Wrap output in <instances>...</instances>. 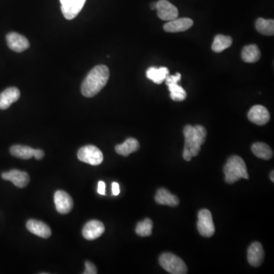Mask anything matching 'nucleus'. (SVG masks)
<instances>
[{
  "mask_svg": "<svg viewBox=\"0 0 274 274\" xmlns=\"http://www.w3.org/2000/svg\"><path fill=\"white\" fill-rule=\"evenodd\" d=\"M106 185L104 181H101L98 185V193L101 195H105Z\"/></svg>",
  "mask_w": 274,
  "mask_h": 274,
  "instance_id": "29",
  "label": "nucleus"
},
{
  "mask_svg": "<svg viewBox=\"0 0 274 274\" xmlns=\"http://www.w3.org/2000/svg\"><path fill=\"white\" fill-rule=\"evenodd\" d=\"M97 269L95 266L90 261L85 262V271L83 273L84 274H96Z\"/></svg>",
  "mask_w": 274,
  "mask_h": 274,
  "instance_id": "28",
  "label": "nucleus"
},
{
  "mask_svg": "<svg viewBox=\"0 0 274 274\" xmlns=\"http://www.w3.org/2000/svg\"><path fill=\"white\" fill-rule=\"evenodd\" d=\"M156 10L159 19L170 21L178 17V9L167 0H159L156 2Z\"/></svg>",
  "mask_w": 274,
  "mask_h": 274,
  "instance_id": "8",
  "label": "nucleus"
},
{
  "mask_svg": "<svg viewBox=\"0 0 274 274\" xmlns=\"http://www.w3.org/2000/svg\"><path fill=\"white\" fill-rule=\"evenodd\" d=\"M2 178L5 181H9L19 188H25L29 184L30 177L28 173L13 169L8 172L2 174Z\"/></svg>",
  "mask_w": 274,
  "mask_h": 274,
  "instance_id": "13",
  "label": "nucleus"
},
{
  "mask_svg": "<svg viewBox=\"0 0 274 274\" xmlns=\"http://www.w3.org/2000/svg\"><path fill=\"white\" fill-rule=\"evenodd\" d=\"M193 21L189 18H181L168 21L164 25V30L169 33H178L187 31L193 26Z\"/></svg>",
  "mask_w": 274,
  "mask_h": 274,
  "instance_id": "15",
  "label": "nucleus"
},
{
  "mask_svg": "<svg viewBox=\"0 0 274 274\" xmlns=\"http://www.w3.org/2000/svg\"><path fill=\"white\" fill-rule=\"evenodd\" d=\"M185 135V148H188L192 156H197L200 151V147L205 143L207 129L201 125L193 126L187 125L184 128Z\"/></svg>",
  "mask_w": 274,
  "mask_h": 274,
  "instance_id": "2",
  "label": "nucleus"
},
{
  "mask_svg": "<svg viewBox=\"0 0 274 274\" xmlns=\"http://www.w3.org/2000/svg\"><path fill=\"white\" fill-rule=\"evenodd\" d=\"M105 228L100 221L91 220L84 225L83 230V235L86 240H95L105 232Z\"/></svg>",
  "mask_w": 274,
  "mask_h": 274,
  "instance_id": "14",
  "label": "nucleus"
},
{
  "mask_svg": "<svg viewBox=\"0 0 274 274\" xmlns=\"http://www.w3.org/2000/svg\"><path fill=\"white\" fill-rule=\"evenodd\" d=\"M232 44V38L231 37L218 35L214 38L212 50L216 53H221L231 47Z\"/></svg>",
  "mask_w": 274,
  "mask_h": 274,
  "instance_id": "24",
  "label": "nucleus"
},
{
  "mask_svg": "<svg viewBox=\"0 0 274 274\" xmlns=\"http://www.w3.org/2000/svg\"><path fill=\"white\" fill-rule=\"evenodd\" d=\"M6 42L9 48L18 53L24 51L30 47V43L28 39L16 32H10L8 34L6 35Z\"/></svg>",
  "mask_w": 274,
  "mask_h": 274,
  "instance_id": "12",
  "label": "nucleus"
},
{
  "mask_svg": "<svg viewBox=\"0 0 274 274\" xmlns=\"http://www.w3.org/2000/svg\"><path fill=\"white\" fill-rule=\"evenodd\" d=\"M197 229L202 236L205 238H211L215 233L212 213L207 209H203L198 212Z\"/></svg>",
  "mask_w": 274,
  "mask_h": 274,
  "instance_id": "6",
  "label": "nucleus"
},
{
  "mask_svg": "<svg viewBox=\"0 0 274 274\" xmlns=\"http://www.w3.org/2000/svg\"><path fill=\"white\" fill-rule=\"evenodd\" d=\"M78 159L84 163L95 166L102 164L104 156L99 148L95 146L89 145L79 150Z\"/></svg>",
  "mask_w": 274,
  "mask_h": 274,
  "instance_id": "5",
  "label": "nucleus"
},
{
  "mask_svg": "<svg viewBox=\"0 0 274 274\" xmlns=\"http://www.w3.org/2000/svg\"><path fill=\"white\" fill-rule=\"evenodd\" d=\"M252 150L253 153L257 158L264 159V160H269V159L273 157V155H274L271 147L264 143H253L252 147Z\"/></svg>",
  "mask_w": 274,
  "mask_h": 274,
  "instance_id": "23",
  "label": "nucleus"
},
{
  "mask_svg": "<svg viewBox=\"0 0 274 274\" xmlns=\"http://www.w3.org/2000/svg\"><path fill=\"white\" fill-rule=\"evenodd\" d=\"M44 156V152L42 149H35V153H34V157L37 160H41L42 158Z\"/></svg>",
  "mask_w": 274,
  "mask_h": 274,
  "instance_id": "31",
  "label": "nucleus"
},
{
  "mask_svg": "<svg viewBox=\"0 0 274 274\" xmlns=\"http://www.w3.org/2000/svg\"><path fill=\"white\" fill-rule=\"evenodd\" d=\"M225 180L228 184H234L241 178L249 179L246 165L238 155H232L224 166Z\"/></svg>",
  "mask_w": 274,
  "mask_h": 274,
  "instance_id": "3",
  "label": "nucleus"
},
{
  "mask_svg": "<svg viewBox=\"0 0 274 274\" xmlns=\"http://www.w3.org/2000/svg\"><path fill=\"white\" fill-rule=\"evenodd\" d=\"M140 148L138 140L134 138H128L125 143L116 146L115 151L123 156H128L129 154L136 152Z\"/></svg>",
  "mask_w": 274,
  "mask_h": 274,
  "instance_id": "20",
  "label": "nucleus"
},
{
  "mask_svg": "<svg viewBox=\"0 0 274 274\" xmlns=\"http://www.w3.org/2000/svg\"><path fill=\"white\" fill-rule=\"evenodd\" d=\"M248 117L251 122L259 126L265 125L271 119L269 111L262 105L253 106L249 110Z\"/></svg>",
  "mask_w": 274,
  "mask_h": 274,
  "instance_id": "11",
  "label": "nucleus"
},
{
  "mask_svg": "<svg viewBox=\"0 0 274 274\" xmlns=\"http://www.w3.org/2000/svg\"><path fill=\"white\" fill-rule=\"evenodd\" d=\"M155 200L158 204L169 206V207H177L179 204L178 197H176L175 195L171 194L165 188H160L157 190Z\"/></svg>",
  "mask_w": 274,
  "mask_h": 274,
  "instance_id": "19",
  "label": "nucleus"
},
{
  "mask_svg": "<svg viewBox=\"0 0 274 274\" xmlns=\"http://www.w3.org/2000/svg\"><path fill=\"white\" fill-rule=\"evenodd\" d=\"M274 171H272V172L271 173V176H270V177H271V181H272V182H274Z\"/></svg>",
  "mask_w": 274,
  "mask_h": 274,
  "instance_id": "34",
  "label": "nucleus"
},
{
  "mask_svg": "<svg viewBox=\"0 0 274 274\" xmlns=\"http://www.w3.org/2000/svg\"><path fill=\"white\" fill-rule=\"evenodd\" d=\"M192 157H193V156H192L190 151H189L188 148H185L184 152H183V158H184V159L189 162V161L191 160Z\"/></svg>",
  "mask_w": 274,
  "mask_h": 274,
  "instance_id": "30",
  "label": "nucleus"
},
{
  "mask_svg": "<svg viewBox=\"0 0 274 274\" xmlns=\"http://www.w3.org/2000/svg\"><path fill=\"white\" fill-rule=\"evenodd\" d=\"M26 226L30 232L41 238H48L51 235L50 228L41 221L30 219L28 221Z\"/></svg>",
  "mask_w": 274,
  "mask_h": 274,
  "instance_id": "17",
  "label": "nucleus"
},
{
  "mask_svg": "<svg viewBox=\"0 0 274 274\" xmlns=\"http://www.w3.org/2000/svg\"><path fill=\"white\" fill-rule=\"evenodd\" d=\"M20 95V91L16 87H10L4 90L0 94V109L5 110L9 108L12 103L19 100Z\"/></svg>",
  "mask_w": 274,
  "mask_h": 274,
  "instance_id": "18",
  "label": "nucleus"
},
{
  "mask_svg": "<svg viewBox=\"0 0 274 274\" xmlns=\"http://www.w3.org/2000/svg\"><path fill=\"white\" fill-rule=\"evenodd\" d=\"M264 252L262 245L259 242H253L248 250V260L253 267H260L264 260Z\"/></svg>",
  "mask_w": 274,
  "mask_h": 274,
  "instance_id": "16",
  "label": "nucleus"
},
{
  "mask_svg": "<svg viewBox=\"0 0 274 274\" xmlns=\"http://www.w3.org/2000/svg\"><path fill=\"white\" fill-rule=\"evenodd\" d=\"M153 223L150 219H146L140 222L136 228V234L141 237L150 236L152 234Z\"/></svg>",
  "mask_w": 274,
  "mask_h": 274,
  "instance_id": "27",
  "label": "nucleus"
},
{
  "mask_svg": "<svg viewBox=\"0 0 274 274\" xmlns=\"http://www.w3.org/2000/svg\"><path fill=\"white\" fill-rule=\"evenodd\" d=\"M120 193V186L118 183H112V194L114 196H118Z\"/></svg>",
  "mask_w": 274,
  "mask_h": 274,
  "instance_id": "32",
  "label": "nucleus"
},
{
  "mask_svg": "<svg viewBox=\"0 0 274 274\" xmlns=\"http://www.w3.org/2000/svg\"><path fill=\"white\" fill-rule=\"evenodd\" d=\"M10 152L15 157L21 159H29L33 157L35 149L25 146L16 145L11 147Z\"/></svg>",
  "mask_w": 274,
  "mask_h": 274,
  "instance_id": "26",
  "label": "nucleus"
},
{
  "mask_svg": "<svg viewBox=\"0 0 274 274\" xmlns=\"http://www.w3.org/2000/svg\"><path fill=\"white\" fill-rule=\"evenodd\" d=\"M260 50L256 44L245 46L241 52V58L245 63H253L257 62L260 58Z\"/></svg>",
  "mask_w": 274,
  "mask_h": 274,
  "instance_id": "21",
  "label": "nucleus"
},
{
  "mask_svg": "<svg viewBox=\"0 0 274 274\" xmlns=\"http://www.w3.org/2000/svg\"><path fill=\"white\" fill-rule=\"evenodd\" d=\"M54 203L56 209L61 214L70 212L73 207V201L70 195L63 190H58L54 194Z\"/></svg>",
  "mask_w": 274,
  "mask_h": 274,
  "instance_id": "10",
  "label": "nucleus"
},
{
  "mask_svg": "<svg viewBox=\"0 0 274 274\" xmlns=\"http://www.w3.org/2000/svg\"><path fill=\"white\" fill-rule=\"evenodd\" d=\"M169 75L167 67H150L147 69V76L155 84H161L166 80Z\"/></svg>",
  "mask_w": 274,
  "mask_h": 274,
  "instance_id": "22",
  "label": "nucleus"
},
{
  "mask_svg": "<svg viewBox=\"0 0 274 274\" xmlns=\"http://www.w3.org/2000/svg\"><path fill=\"white\" fill-rule=\"evenodd\" d=\"M150 6H151V9L155 10V9H156V2H152V3L150 5Z\"/></svg>",
  "mask_w": 274,
  "mask_h": 274,
  "instance_id": "33",
  "label": "nucleus"
},
{
  "mask_svg": "<svg viewBox=\"0 0 274 274\" xmlns=\"http://www.w3.org/2000/svg\"><path fill=\"white\" fill-rule=\"evenodd\" d=\"M255 27L259 33L266 36H273L274 35V21L273 19L259 18L256 21Z\"/></svg>",
  "mask_w": 274,
  "mask_h": 274,
  "instance_id": "25",
  "label": "nucleus"
},
{
  "mask_svg": "<svg viewBox=\"0 0 274 274\" xmlns=\"http://www.w3.org/2000/svg\"><path fill=\"white\" fill-rule=\"evenodd\" d=\"M110 76L107 66L99 65L90 71L82 84L83 95L87 98L95 96L105 86Z\"/></svg>",
  "mask_w": 274,
  "mask_h": 274,
  "instance_id": "1",
  "label": "nucleus"
},
{
  "mask_svg": "<svg viewBox=\"0 0 274 274\" xmlns=\"http://www.w3.org/2000/svg\"><path fill=\"white\" fill-rule=\"evenodd\" d=\"M159 264L163 269L172 274H185L188 267L182 259L174 253H164L159 257Z\"/></svg>",
  "mask_w": 274,
  "mask_h": 274,
  "instance_id": "4",
  "label": "nucleus"
},
{
  "mask_svg": "<svg viewBox=\"0 0 274 274\" xmlns=\"http://www.w3.org/2000/svg\"><path fill=\"white\" fill-rule=\"evenodd\" d=\"M61 11L68 20L75 19L81 12L86 0H60Z\"/></svg>",
  "mask_w": 274,
  "mask_h": 274,
  "instance_id": "9",
  "label": "nucleus"
},
{
  "mask_svg": "<svg viewBox=\"0 0 274 274\" xmlns=\"http://www.w3.org/2000/svg\"><path fill=\"white\" fill-rule=\"evenodd\" d=\"M181 79V73H178L176 75H169L165 80L170 91V97L174 102H183L187 98L186 91L178 84Z\"/></svg>",
  "mask_w": 274,
  "mask_h": 274,
  "instance_id": "7",
  "label": "nucleus"
}]
</instances>
